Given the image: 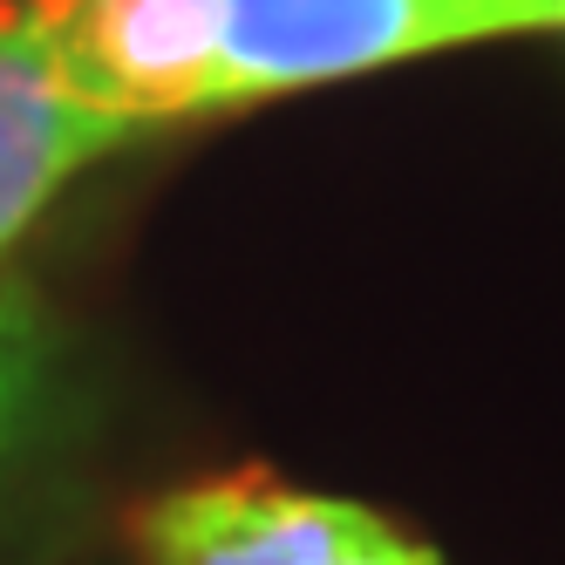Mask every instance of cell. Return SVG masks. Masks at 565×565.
I'll return each mask as SVG.
<instances>
[{
    "label": "cell",
    "mask_w": 565,
    "mask_h": 565,
    "mask_svg": "<svg viewBox=\"0 0 565 565\" xmlns=\"http://www.w3.org/2000/svg\"><path fill=\"white\" fill-rule=\"evenodd\" d=\"M75 0H0V259L42 218L75 171L130 130L89 103L68 68Z\"/></svg>",
    "instance_id": "obj_2"
},
{
    "label": "cell",
    "mask_w": 565,
    "mask_h": 565,
    "mask_svg": "<svg viewBox=\"0 0 565 565\" xmlns=\"http://www.w3.org/2000/svg\"><path fill=\"white\" fill-rule=\"evenodd\" d=\"M34 409H42V320L14 287H0V477L14 470Z\"/></svg>",
    "instance_id": "obj_5"
},
{
    "label": "cell",
    "mask_w": 565,
    "mask_h": 565,
    "mask_svg": "<svg viewBox=\"0 0 565 565\" xmlns=\"http://www.w3.org/2000/svg\"><path fill=\"white\" fill-rule=\"evenodd\" d=\"M341 565H443V558H436L429 545H416V539H402L395 524H382V532L361 545V552H348Z\"/></svg>",
    "instance_id": "obj_6"
},
{
    "label": "cell",
    "mask_w": 565,
    "mask_h": 565,
    "mask_svg": "<svg viewBox=\"0 0 565 565\" xmlns=\"http://www.w3.org/2000/svg\"><path fill=\"white\" fill-rule=\"evenodd\" d=\"M532 28H565V0H218V109Z\"/></svg>",
    "instance_id": "obj_1"
},
{
    "label": "cell",
    "mask_w": 565,
    "mask_h": 565,
    "mask_svg": "<svg viewBox=\"0 0 565 565\" xmlns=\"http://www.w3.org/2000/svg\"><path fill=\"white\" fill-rule=\"evenodd\" d=\"M388 518L348 498H320L273 470L198 477L130 511V545L143 565H341Z\"/></svg>",
    "instance_id": "obj_3"
},
{
    "label": "cell",
    "mask_w": 565,
    "mask_h": 565,
    "mask_svg": "<svg viewBox=\"0 0 565 565\" xmlns=\"http://www.w3.org/2000/svg\"><path fill=\"white\" fill-rule=\"evenodd\" d=\"M68 68L130 137L218 109V0H75Z\"/></svg>",
    "instance_id": "obj_4"
}]
</instances>
